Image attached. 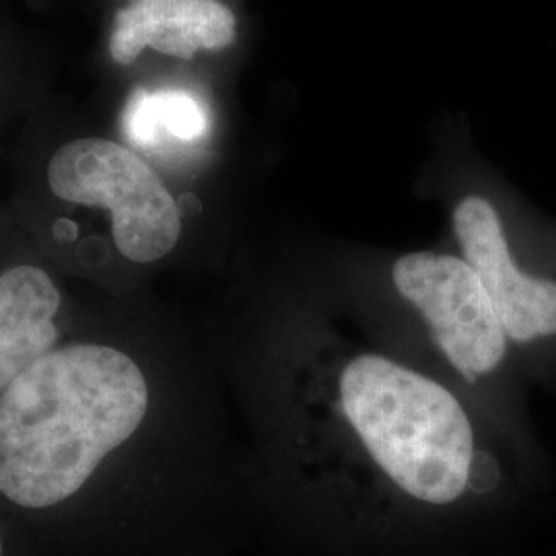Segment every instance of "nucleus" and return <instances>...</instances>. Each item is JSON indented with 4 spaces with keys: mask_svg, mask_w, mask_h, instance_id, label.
I'll return each mask as SVG.
<instances>
[{
    "mask_svg": "<svg viewBox=\"0 0 556 556\" xmlns=\"http://www.w3.org/2000/svg\"><path fill=\"white\" fill-rule=\"evenodd\" d=\"M149 408L139 365L118 349H54L0 396V495L27 514L77 497Z\"/></svg>",
    "mask_w": 556,
    "mask_h": 556,
    "instance_id": "nucleus-1",
    "label": "nucleus"
},
{
    "mask_svg": "<svg viewBox=\"0 0 556 556\" xmlns=\"http://www.w3.org/2000/svg\"><path fill=\"white\" fill-rule=\"evenodd\" d=\"M340 404L365 450L397 486L422 503H454L468 486L475 433L441 383L379 355L353 358Z\"/></svg>",
    "mask_w": 556,
    "mask_h": 556,
    "instance_id": "nucleus-2",
    "label": "nucleus"
},
{
    "mask_svg": "<svg viewBox=\"0 0 556 556\" xmlns=\"http://www.w3.org/2000/svg\"><path fill=\"white\" fill-rule=\"evenodd\" d=\"M54 197L110 211L119 254L149 264L167 256L181 236L176 199L157 172L132 149L108 139H75L48 163Z\"/></svg>",
    "mask_w": 556,
    "mask_h": 556,
    "instance_id": "nucleus-3",
    "label": "nucleus"
},
{
    "mask_svg": "<svg viewBox=\"0 0 556 556\" xmlns=\"http://www.w3.org/2000/svg\"><path fill=\"white\" fill-rule=\"evenodd\" d=\"M397 293L427 319L441 353L475 383L507 355V334L484 285L466 260L413 252L394 264Z\"/></svg>",
    "mask_w": 556,
    "mask_h": 556,
    "instance_id": "nucleus-4",
    "label": "nucleus"
},
{
    "mask_svg": "<svg viewBox=\"0 0 556 556\" xmlns=\"http://www.w3.org/2000/svg\"><path fill=\"white\" fill-rule=\"evenodd\" d=\"M454 231L464 260L493 301L507 338L517 344H532L556 337V280L517 266L497 208L482 197L459 200Z\"/></svg>",
    "mask_w": 556,
    "mask_h": 556,
    "instance_id": "nucleus-5",
    "label": "nucleus"
},
{
    "mask_svg": "<svg viewBox=\"0 0 556 556\" xmlns=\"http://www.w3.org/2000/svg\"><path fill=\"white\" fill-rule=\"evenodd\" d=\"M238 36V17L220 0H132L116 13L110 54L132 64L151 48L176 59L219 52Z\"/></svg>",
    "mask_w": 556,
    "mask_h": 556,
    "instance_id": "nucleus-6",
    "label": "nucleus"
},
{
    "mask_svg": "<svg viewBox=\"0 0 556 556\" xmlns=\"http://www.w3.org/2000/svg\"><path fill=\"white\" fill-rule=\"evenodd\" d=\"M60 293L38 266H13L0 275V396L54 351Z\"/></svg>",
    "mask_w": 556,
    "mask_h": 556,
    "instance_id": "nucleus-7",
    "label": "nucleus"
},
{
    "mask_svg": "<svg viewBox=\"0 0 556 556\" xmlns=\"http://www.w3.org/2000/svg\"><path fill=\"white\" fill-rule=\"evenodd\" d=\"M128 139L142 149L167 142H197L208 130V114L199 98L178 89L137 91L124 110Z\"/></svg>",
    "mask_w": 556,
    "mask_h": 556,
    "instance_id": "nucleus-8",
    "label": "nucleus"
},
{
    "mask_svg": "<svg viewBox=\"0 0 556 556\" xmlns=\"http://www.w3.org/2000/svg\"><path fill=\"white\" fill-rule=\"evenodd\" d=\"M497 462L489 456L486 452H480V454L475 452L472 464H470V472H468V486L486 491L497 482Z\"/></svg>",
    "mask_w": 556,
    "mask_h": 556,
    "instance_id": "nucleus-9",
    "label": "nucleus"
}]
</instances>
